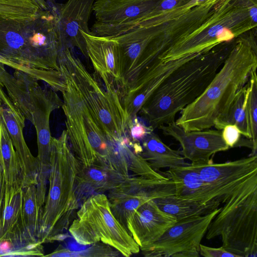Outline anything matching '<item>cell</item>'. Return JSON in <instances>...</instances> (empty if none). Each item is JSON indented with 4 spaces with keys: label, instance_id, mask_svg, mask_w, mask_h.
<instances>
[{
    "label": "cell",
    "instance_id": "4316f807",
    "mask_svg": "<svg viewBox=\"0 0 257 257\" xmlns=\"http://www.w3.org/2000/svg\"><path fill=\"white\" fill-rule=\"evenodd\" d=\"M247 93L246 83L237 91L224 116L215 123L214 127L216 129L221 131L226 125L234 124L241 135L251 139L246 109Z\"/></svg>",
    "mask_w": 257,
    "mask_h": 257
},
{
    "label": "cell",
    "instance_id": "d6986e66",
    "mask_svg": "<svg viewBox=\"0 0 257 257\" xmlns=\"http://www.w3.org/2000/svg\"><path fill=\"white\" fill-rule=\"evenodd\" d=\"M198 54L166 62H162L150 70L135 87L121 98L128 120L137 116L148 99L172 73Z\"/></svg>",
    "mask_w": 257,
    "mask_h": 257
},
{
    "label": "cell",
    "instance_id": "8fae6325",
    "mask_svg": "<svg viewBox=\"0 0 257 257\" xmlns=\"http://www.w3.org/2000/svg\"><path fill=\"white\" fill-rule=\"evenodd\" d=\"M220 209L177 220L156 241L141 249L142 254L147 257H177L184 252L199 251L201 240Z\"/></svg>",
    "mask_w": 257,
    "mask_h": 257
},
{
    "label": "cell",
    "instance_id": "4fadbf2b",
    "mask_svg": "<svg viewBox=\"0 0 257 257\" xmlns=\"http://www.w3.org/2000/svg\"><path fill=\"white\" fill-rule=\"evenodd\" d=\"M160 129L179 142L182 155L192 163H208L215 154L229 149L222 139L221 131L217 129L187 132L175 121Z\"/></svg>",
    "mask_w": 257,
    "mask_h": 257
},
{
    "label": "cell",
    "instance_id": "9c48e42d",
    "mask_svg": "<svg viewBox=\"0 0 257 257\" xmlns=\"http://www.w3.org/2000/svg\"><path fill=\"white\" fill-rule=\"evenodd\" d=\"M39 80L23 71L8 72L0 62V82L15 106L26 119L31 122L34 113L39 110L54 111L62 107L63 102L55 91L41 86Z\"/></svg>",
    "mask_w": 257,
    "mask_h": 257
},
{
    "label": "cell",
    "instance_id": "5bb4252c",
    "mask_svg": "<svg viewBox=\"0 0 257 257\" xmlns=\"http://www.w3.org/2000/svg\"><path fill=\"white\" fill-rule=\"evenodd\" d=\"M0 117L19 159L23 186L36 185L37 159L31 153L23 135L26 118L10 99L1 82Z\"/></svg>",
    "mask_w": 257,
    "mask_h": 257
},
{
    "label": "cell",
    "instance_id": "4dcf8cb0",
    "mask_svg": "<svg viewBox=\"0 0 257 257\" xmlns=\"http://www.w3.org/2000/svg\"><path fill=\"white\" fill-rule=\"evenodd\" d=\"M256 68L250 72L247 81L246 109L251 140L257 145V76Z\"/></svg>",
    "mask_w": 257,
    "mask_h": 257
},
{
    "label": "cell",
    "instance_id": "f1b7e54d",
    "mask_svg": "<svg viewBox=\"0 0 257 257\" xmlns=\"http://www.w3.org/2000/svg\"><path fill=\"white\" fill-rule=\"evenodd\" d=\"M43 207L39 203L35 184L23 186L22 220L25 227L37 238ZM38 239V238H37Z\"/></svg>",
    "mask_w": 257,
    "mask_h": 257
},
{
    "label": "cell",
    "instance_id": "83f0119b",
    "mask_svg": "<svg viewBox=\"0 0 257 257\" xmlns=\"http://www.w3.org/2000/svg\"><path fill=\"white\" fill-rule=\"evenodd\" d=\"M68 243L69 245H59L52 252L44 255L49 257H116L121 253L116 249L102 242L82 245L75 241Z\"/></svg>",
    "mask_w": 257,
    "mask_h": 257
},
{
    "label": "cell",
    "instance_id": "ac0fdd59",
    "mask_svg": "<svg viewBox=\"0 0 257 257\" xmlns=\"http://www.w3.org/2000/svg\"><path fill=\"white\" fill-rule=\"evenodd\" d=\"M86 46L87 57L104 84H111L119 91V51L113 38L99 36L80 31ZM120 93V92H119Z\"/></svg>",
    "mask_w": 257,
    "mask_h": 257
},
{
    "label": "cell",
    "instance_id": "7c38bea8",
    "mask_svg": "<svg viewBox=\"0 0 257 257\" xmlns=\"http://www.w3.org/2000/svg\"><path fill=\"white\" fill-rule=\"evenodd\" d=\"M161 0H95L94 35L115 37L122 29L152 10Z\"/></svg>",
    "mask_w": 257,
    "mask_h": 257
},
{
    "label": "cell",
    "instance_id": "277c9868",
    "mask_svg": "<svg viewBox=\"0 0 257 257\" xmlns=\"http://www.w3.org/2000/svg\"><path fill=\"white\" fill-rule=\"evenodd\" d=\"M225 44L200 53L172 73L139 112L153 130L175 121L176 114L204 91L232 47Z\"/></svg>",
    "mask_w": 257,
    "mask_h": 257
},
{
    "label": "cell",
    "instance_id": "7402d4cb",
    "mask_svg": "<svg viewBox=\"0 0 257 257\" xmlns=\"http://www.w3.org/2000/svg\"><path fill=\"white\" fill-rule=\"evenodd\" d=\"M141 156L154 170L172 169L188 165L181 151L166 145L153 131L142 141Z\"/></svg>",
    "mask_w": 257,
    "mask_h": 257
},
{
    "label": "cell",
    "instance_id": "8992f818",
    "mask_svg": "<svg viewBox=\"0 0 257 257\" xmlns=\"http://www.w3.org/2000/svg\"><path fill=\"white\" fill-rule=\"evenodd\" d=\"M60 71L66 85L62 108L70 147L82 171L100 168L111 137L104 131L69 74Z\"/></svg>",
    "mask_w": 257,
    "mask_h": 257
},
{
    "label": "cell",
    "instance_id": "6da1fadb",
    "mask_svg": "<svg viewBox=\"0 0 257 257\" xmlns=\"http://www.w3.org/2000/svg\"><path fill=\"white\" fill-rule=\"evenodd\" d=\"M57 16L56 6L51 5L31 19L0 17V55L62 92L66 85L58 64L62 47Z\"/></svg>",
    "mask_w": 257,
    "mask_h": 257
},
{
    "label": "cell",
    "instance_id": "9a60e30c",
    "mask_svg": "<svg viewBox=\"0 0 257 257\" xmlns=\"http://www.w3.org/2000/svg\"><path fill=\"white\" fill-rule=\"evenodd\" d=\"M95 1L67 0L57 4V29L62 48L76 47L87 56L80 31L90 33L88 22Z\"/></svg>",
    "mask_w": 257,
    "mask_h": 257
},
{
    "label": "cell",
    "instance_id": "1f68e13d",
    "mask_svg": "<svg viewBox=\"0 0 257 257\" xmlns=\"http://www.w3.org/2000/svg\"><path fill=\"white\" fill-rule=\"evenodd\" d=\"M153 130L151 126H146L141 122L137 116L127 121V133L131 139L135 142L140 143Z\"/></svg>",
    "mask_w": 257,
    "mask_h": 257
},
{
    "label": "cell",
    "instance_id": "f546056e",
    "mask_svg": "<svg viewBox=\"0 0 257 257\" xmlns=\"http://www.w3.org/2000/svg\"><path fill=\"white\" fill-rule=\"evenodd\" d=\"M41 10L31 0H0V17L27 19Z\"/></svg>",
    "mask_w": 257,
    "mask_h": 257
},
{
    "label": "cell",
    "instance_id": "d590c367",
    "mask_svg": "<svg viewBox=\"0 0 257 257\" xmlns=\"http://www.w3.org/2000/svg\"><path fill=\"white\" fill-rule=\"evenodd\" d=\"M0 62L4 64L5 65H7L9 67H10L14 69L15 70H20V71H22L27 73L26 71L24 68H23L22 67H21V66H20L17 64H15L10 62V61H9L8 60H7V59L2 57L1 55H0Z\"/></svg>",
    "mask_w": 257,
    "mask_h": 257
},
{
    "label": "cell",
    "instance_id": "cb8c5ba5",
    "mask_svg": "<svg viewBox=\"0 0 257 257\" xmlns=\"http://www.w3.org/2000/svg\"><path fill=\"white\" fill-rule=\"evenodd\" d=\"M22 199L23 186L6 187L4 209L0 221V240L15 232L26 229L22 220Z\"/></svg>",
    "mask_w": 257,
    "mask_h": 257
},
{
    "label": "cell",
    "instance_id": "44dd1931",
    "mask_svg": "<svg viewBox=\"0 0 257 257\" xmlns=\"http://www.w3.org/2000/svg\"><path fill=\"white\" fill-rule=\"evenodd\" d=\"M52 112L49 110L37 111L34 113L31 121L35 127L37 136L36 187L40 191L46 190L49 179L52 138L50 129L49 119Z\"/></svg>",
    "mask_w": 257,
    "mask_h": 257
},
{
    "label": "cell",
    "instance_id": "5b68a950",
    "mask_svg": "<svg viewBox=\"0 0 257 257\" xmlns=\"http://www.w3.org/2000/svg\"><path fill=\"white\" fill-rule=\"evenodd\" d=\"M206 233L220 237L222 246L237 257L257 256V177L224 203Z\"/></svg>",
    "mask_w": 257,
    "mask_h": 257
},
{
    "label": "cell",
    "instance_id": "3957f363",
    "mask_svg": "<svg viewBox=\"0 0 257 257\" xmlns=\"http://www.w3.org/2000/svg\"><path fill=\"white\" fill-rule=\"evenodd\" d=\"M80 168L68 143L66 131L52 137L49 190L38 234L42 243L62 241L74 214L88 197L80 179Z\"/></svg>",
    "mask_w": 257,
    "mask_h": 257
},
{
    "label": "cell",
    "instance_id": "836d02e7",
    "mask_svg": "<svg viewBox=\"0 0 257 257\" xmlns=\"http://www.w3.org/2000/svg\"><path fill=\"white\" fill-rule=\"evenodd\" d=\"M199 254L204 257H237V256L226 250L222 246L213 247L200 244Z\"/></svg>",
    "mask_w": 257,
    "mask_h": 257
},
{
    "label": "cell",
    "instance_id": "e575fe53",
    "mask_svg": "<svg viewBox=\"0 0 257 257\" xmlns=\"http://www.w3.org/2000/svg\"><path fill=\"white\" fill-rule=\"evenodd\" d=\"M6 183L2 168L0 164V221L2 216L5 195Z\"/></svg>",
    "mask_w": 257,
    "mask_h": 257
},
{
    "label": "cell",
    "instance_id": "e0dca14e",
    "mask_svg": "<svg viewBox=\"0 0 257 257\" xmlns=\"http://www.w3.org/2000/svg\"><path fill=\"white\" fill-rule=\"evenodd\" d=\"M176 221L173 216L163 211L151 200L129 217L126 228L141 250L156 241Z\"/></svg>",
    "mask_w": 257,
    "mask_h": 257
},
{
    "label": "cell",
    "instance_id": "7a4b0ae2",
    "mask_svg": "<svg viewBox=\"0 0 257 257\" xmlns=\"http://www.w3.org/2000/svg\"><path fill=\"white\" fill-rule=\"evenodd\" d=\"M256 67V43L250 38L238 39L203 93L180 112L176 124L187 132L214 126Z\"/></svg>",
    "mask_w": 257,
    "mask_h": 257
},
{
    "label": "cell",
    "instance_id": "8d00e7d4",
    "mask_svg": "<svg viewBox=\"0 0 257 257\" xmlns=\"http://www.w3.org/2000/svg\"><path fill=\"white\" fill-rule=\"evenodd\" d=\"M35 5L38 6L40 9L43 10H47L49 9L50 6L48 2L54 1V0H31Z\"/></svg>",
    "mask_w": 257,
    "mask_h": 257
},
{
    "label": "cell",
    "instance_id": "d6a6232c",
    "mask_svg": "<svg viewBox=\"0 0 257 257\" xmlns=\"http://www.w3.org/2000/svg\"><path fill=\"white\" fill-rule=\"evenodd\" d=\"M222 139L230 148L236 147L240 139L241 133L238 127L234 124H227L221 130Z\"/></svg>",
    "mask_w": 257,
    "mask_h": 257
},
{
    "label": "cell",
    "instance_id": "603a6c76",
    "mask_svg": "<svg viewBox=\"0 0 257 257\" xmlns=\"http://www.w3.org/2000/svg\"><path fill=\"white\" fill-rule=\"evenodd\" d=\"M163 211L173 216L177 220L202 216L219 208V202L202 203L177 196L168 195L154 199Z\"/></svg>",
    "mask_w": 257,
    "mask_h": 257
},
{
    "label": "cell",
    "instance_id": "52a82bcc",
    "mask_svg": "<svg viewBox=\"0 0 257 257\" xmlns=\"http://www.w3.org/2000/svg\"><path fill=\"white\" fill-rule=\"evenodd\" d=\"M58 64L70 76L105 133L117 139L128 137V118L117 88L108 84L103 89L71 48L60 50Z\"/></svg>",
    "mask_w": 257,
    "mask_h": 257
},
{
    "label": "cell",
    "instance_id": "d4e9b609",
    "mask_svg": "<svg viewBox=\"0 0 257 257\" xmlns=\"http://www.w3.org/2000/svg\"><path fill=\"white\" fill-rule=\"evenodd\" d=\"M0 164L6 187L23 186L19 159L1 117Z\"/></svg>",
    "mask_w": 257,
    "mask_h": 257
},
{
    "label": "cell",
    "instance_id": "484cf974",
    "mask_svg": "<svg viewBox=\"0 0 257 257\" xmlns=\"http://www.w3.org/2000/svg\"><path fill=\"white\" fill-rule=\"evenodd\" d=\"M42 244L24 229L0 240V256H44Z\"/></svg>",
    "mask_w": 257,
    "mask_h": 257
},
{
    "label": "cell",
    "instance_id": "ba28073f",
    "mask_svg": "<svg viewBox=\"0 0 257 257\" xmlns=\"http://www.w3.org/2000/svg\"><path fill=\"white\" fill-rule=\"evenodd\" d=\"M76 216L68 230L78 243L102 242L126 257L140 252V246L115 217L104 193L88 196L76 212Z\"/></svg>",
    "mask_w": 257,
    "mask_h": 257
},
{
    "label": "cell",
    "instance_id": "30bf717a",
    "mask_svg": "<svg viewBox=\"0 0 257 257\" xmlns=\"http://www.w3.org/2000/svg\"><path fill=\"white\" fill-rule=\"evenodd\" d=\"M172 194H175L174 183L168 178L159 180L132 175L108 191L107 196L113 214L126 228L127 219L140 206L149 200Z\"/></svg>",
    "mask_w": 257,
    "mask_h": 257
},
{
    "label": "cell",
    "instance_id": "2e32d148",
    "mask_svg": "<svg viewBox=\"0 0 257 257\" xmlns=\"http://www.w3.org/2000/svg\"><path fill=\"white\" fill-rule=\"evenodd\" d=\"M201 178L212 184L220 193L231 191L252 177L257 175V156H249L235 161L214 163H190Z\"/></svg>",
    "mask_w": 257,
    "mask_h": 257
},
{
    "label": "cell",
    "instance_id": "ffe728a7",
    "mask_svg": "<svg viewBox=\"0 0 257 257\" xmlns=\"http://www.w3.org/2000/svg\"><path fill=\"white\" fill-rule=\"evenodd\" d=\"M165 174L174 182L175 195L178 197L202 203L223 202L220 193L212 184L204 181L190 163L169 169Z\"/></svg>",
    "mask_w": 257,
    "mask_h": 257
}]
</instances>
